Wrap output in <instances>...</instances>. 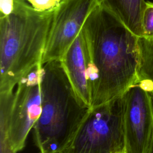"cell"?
<instances>
[{"instance_id": "7", "label": "cell", "mask_w": 153, "mask_h": 153, "mask_svg": "<svg viewBox=\"0 0 153 153\" xmlns=\"http://www.w3.org/2000/svg\"><path fill=\"white\" fill-rule=\"evenodd\" d=\"M126 153H146L153 140V100L139 84L123 94Z\"/></svg>"}, {"instance_id": "9", "label": "cell", "mask_w": 153, "mask_h": 153, "mask_svg": "<svg viewBox=\"0 0 153 153\" xmlns=\"http://www.w3.org/2000/svg\"><path fill=\"white\" fill-rule=\"evenodd\" d=\"M136 36L142 37V14L145 0H99Z\"/></svg>"}, {"instance_id": "3", "label": "cell", "mask_w": 153, "mask_h": 153, "mask_svg": "<svg viewBox=\"0 0 153 153\" xmlns=\"http://www.w3.org/2000/svg\"><path fill=\"white\" fill-rule=\"evenodd\" d=\"M53 14L28 5L0 17V94L13 93L18 82L41 64Z\"/></svg>"}, {"instance_id": "15", "label": "cell", "mask_w": 153, "mask_h": 153, "mask_svg": "<svg viewBox=\"0 0 153 153\" xmlns=\"http://www.w3.org/2000/svg\"><path fill=\"white\" fill-rule=\"evenodd\" d=\"M146 153H153V140L152 142V143L149 147V148L148 149V151Z\"/></svg>"}, {"instance_id": "12", "label": "cell", "mask_w": 153, "mask_h": 153, "mask_svg": "<svg viewBox=\"0 0 153 153\" xmlns=\"http://www.w3.org/2000/svg\"><path fill=\"white\" fill-rule=\"evenodd\" d=\"M27 0H0V17L17 13L29 4Z\"/></svg>"}, {"instance_id": "16", "label": "cell", "mask_w": 153, "mask_h": 153, "mask_svg": "<svg viewBox=\"0 0 153 153\" xmlns=\"http://www.w3.org/2000/svg\"><path fill=\"white\" fill-rule=\"evenodd\" d=\"M118 153H126L124 151H123V152H118Z\"/></svg>"}, {"instance_id": "1", "label": "cell", "mask_w": 153, "mask_h": 153, "mask_svg": "<svg viewBox=\"0 0 153 153\" xmlns=\"http://www.w3.org/2000/svg\"><path fill=\"white\" fill-rule=\"evenodd\" d=\"M81 30L87 46V76L93 108L122 96L136 84L138 37L100 2Z\"/></svg>"}, {"instance_id": "4", "label": "cell", "mask_w": 153, "mask_h": 153, "mask_svg": "<svg viewBox=\"0 0 153 153\" xmlns=\"http://www.w3.org/2000/svg\"><path fill=\"white\" fill-rule=\"evenodd\" d=\"M124 149L122 95L91 108L69 142L57 153H118Z\"/></svg>"}, {"instance_id": "8", "label": "cell", "mask_w": 153, "mask_h": 153, "mask_svg": "<svg viewBox=\"0 0 153 153\" xmlns=\"http://www.w3.org/2000/svg\"><path fill=\"white\" fill-rule=\"evenodd\" d=\"M87 46L81 30L60 61L76 93L91 108L87 76Z\"/></svg>"}, {"instance_id": "6", "label": "cell", "mask_w": 153, "mask_h": 153, "mask_svg": "<svg viewBox=\"0 0 153 153\" xmlns=\"http://www.w3.org/2000/svg\"><path fill=\"white\" fill-rule=\"evenodd\" d=\"M99 0H65L54 13L41 64L60 60Z\"/></svg>"}, {"instance_id": "2", "label": "cell", "mask_w": 153, "mask_h": 153, "mask_svg": "<svg viewBox=\"0 0 153 153\" xmlns=\"http://www.w3.org/2000/svg\"><path fill=\"white\" fill-rule=\"evenodd\" d=\"M41 114L34 124L41 153H57L69 142L90 109L77 95L60 60L42 65Z\"/></svg>"}, {"instance_id": "11", "label": "cell", "mask_w": 153, "mask_h": 153, "mask_svg": "<svg viewBox=\"0 0 153 153\" xmlns=\"http://www.w3.org/2000/svg\"><path fill=\"white\" fill-rule=\"evenodd\" d=\"M143 36L146 38H153V2L146 1L142 19Z\"/></svg>"}, {"instance_id": "5", "label": "cell", "mask_w": 153, "mask_h": 153, "mask_svg": "<svg viewBox=\"0 0 153 153\" xmlns=\"http://www.w3.org/2000/svg\"><path fill=\"white\" fill-rule=\"evenodd\" d=\"M42 68L38 64L25 75L14 93L1 94V131L14 153L25 147L29 131L41 114Z\"/></svg>"}, {"instance_id": "10", "label": "cell", "mask_w": 153, "mask_h": 153, "mask_svg": "<svg viewBox=\"0 0 153 153\" xmlns=\"http://www.w3.org/2000/svg\"><path fill=\"white\" fill-rule=\"evenodd\" d=\"M138 65L136 83L145 89L153 100V38L138 37Z\"/></svg>"}, {"instance_id": "14", "label": "cell", "mask_w": 153, "mask_h": 153, "mask_svg": "<svg viewBox=\"0 0 153 153\" xmlns=\"http://www.w3.org/2000/svg\"><path fill=\"white\" fill-rule=\"evenodd\" d=\"M1 153H14L12 151L9 146V144L7 140L4 137H1Z\"/></svg>"}, {"instance_id": "13", "label": "cell", "mask_w": 153, "mask_h": 153, "mask_svg": "<svg viewBox=\"0 0 153 153\" xmlns=\"http://www.w3.org/2000/svg\"><path fill=\"white\" fill-rule=\"evenodd\" d=\"M65 0H27L31 7L41 13H54Z\"/></svg>"}]
</instances>
